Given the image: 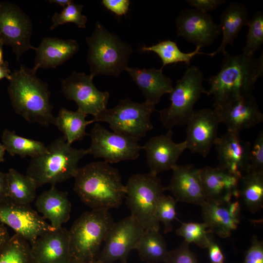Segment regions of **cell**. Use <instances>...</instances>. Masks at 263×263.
<instances>
[{"mask_svg":"<svg viewBox=\"0 0 263 263\" xmlns=\"http://www.w3.org/2000/svg\"><path fill=\"white\" fill-rule=\"evenodd\" d=\"M163 68L128 67L126 70L142 92L145 101L153 105L158 104L161 97L172 92V80L163 73Z\"/></svg>","mask_w":263,"mask_h":263,"instance_id":"obj_23","label":"cell"},{"mask_svg":"<svg viewBox=\"0 0 263 263\" xmlns=\"http://www.w3.org/2000/svg\"><path fill=\"white\" fill-rule=\"evenodd\" d=\"M176 201L170 196L164 194L159 199L155 210L157 221L164 225V233L170 232L172 229V222L177 219L176 212Z\"/></svg>","mask_w":263,"mask_h":263,"instance_id":"obj_38","label":"cell"},{"mask_svg":"<svg viewBox=\"0 0 263 263\" xmlns=\"http://www.w3.org/2000/svg\"><path fill=\"white\" fill-rule=\"evenodd\" d=\"M35 206L42 217L49 220L55 228L62 227L70 218L72 205L68 192L58 190L55 186L36 198Z\"/></svg>","mask_w":263,"mask_h":263,"instance_id":"obj_25","label":"cell"},{"mask_svg":"<svg viewBox=\"0 0 263 263\" xmlns=\"http://www.w3.org/2000/svg\"><path fill=\"white\" fill-rule=\"evenodd\" d=\"M210 263H224L225 257L219 245L209 235L207 246Z\"/></svg>","mask_w":263,"mask_h":263,"instance_id":"obj_44","label":"cell"},{"mask_svg":"<svg viewBox=\"0 0 263 263\" xmlns=\"http://www.w3.org/2000/svg\"><path fill=\"white\" fill-rule=\"evenodd\" d=\"M90 75L118 76L128 67L131 45L97 21L92 35L86 38Z\"/></svg>","mask_w":263,"mask_h":263,"instance_id":"obj_5","label":"cell"},{"mask_svg":"<svg viewBox=\"0 0 263 263\" xmlns=\"http://www.w3.org/2000/svg\"><path fill=\"white\" fill-rule=\"evenodd\" d=\"M88 154L87 149H75L60 136L47 146V151L31 158L26 174L35 181L37 188L52 186L75 177L79 161Z\"/></svg>","mask_w":263,"mask_h":263,"instance_id":"obj_4","label":"cell"},{"mask_svg":"<svg viewBox=\"0 0 263 263\" xmlns=\"http://www.w3.org/2000/svg\"><path fill=\"white\" fill-rule=\"evenodd\" d=\"M103 5L118 17L125 15L129 10V0H103Z\"/></svg>","mask_w":263,"mask_h":263,"instance_id":"obj_43","label":"cell"},{"mask_svg":"<svg viewBox=\"0 0 263 263\" xmlns=\"http://www.w3.org/2000/svg\"><path fill=\"white\" fill-rule=\"evenodd\" d=\"M48 2L50 3H56L61 6L63 8L71 4L73 1L71 0H50Z\"/></svg>","mask_w":263,"mask_h":263,"instance_id":"obj_48","label":"cell"},{"mask_svg":"<svg viewBox=\"0 0 263 263\" xmlns=\"http://www.w3.org/2000/svg\"><path fill=\"white\" fill-rule=\"evenodd\" d=\"M219 124L214 110L204 108L194 111L187 124L185 140L187 149L207 157L218 137Z\"/></svg>","mask_w":263,"mask_h":263,"instance_id":"obj_16","label":"cell"},{"mask_svg":"<svg viewBox=\"0 0 263 263\" xmlns=\"http://www.w3.org/2000/svg\"><path fill=\"white\" fill-rule=\"evenodd\" d=\"M248 33L242 53L255 55L263 44V12L259 11L254 14L247 24Z\"/></svg>","mask_w":263,"mask_h":263,"instance_id":"obj_35","label":"cell"},{"mask_svg":"<svg viewBox=\"0 0 263 263\" xmlns=\"http://www.w3.org/2000/svg\"><path fill=\"white\" fill-rule=\"evenodd\" d=\"M239 199L254 214L263 207V173L248 172L240 179Z\"/></svg>","mask_w":263,"mask_h":263,"instance_id":"obj_30","label":"cell"},{"mask_svg":"<svg viewBox=\"0 0 263 263\" xmlns=\"http://www.w3.org/2000/svg\"><path fill=\"white\" fill-rule=\"evenodd\" d=\"M74 178V191L92 209L118 208L125 198V186L118 169L104 161L79 168Z\"/></svg>","mask_w":263,"mask_h":263,"instance_id":"obj_3","label":"cell"},{"mask_svg":"<svg viewBox=\"0 0 263 263\" xmlns=\"http://www.w3.org/2000/svg\"><path fill=\"white\" fill-rule=\"evenodd\" d=\"M33 24L30 17L18 5L0 1V39L10 46L19 62L20 57L30 49Z\"/></svg>","mask_w":263,"mask_h":263,"instance_id":"obj_11","label":"cell"},{"mask_svg":"<svg viewBox=\"0 0 263 263\" xmlns=\"http://www.w3.org/2000/svg\"><path fill=\"white\" fill-rule=\"evenodd\" d=\"M214 110L220 123L232 132L239 133L263 121V114L253 94L214 107Z\"/></svg>","mask_w":263,"mask_h":263,"instance_id":"obj_17","label":"cell"},{"mask_svg":"<svg viewBox=\"0 0 263 263\" xmlns=\"http://www.w3.org/2000/svg\"><path fill=\"white\" fill-rule=\"evenodd\" d=\"M12 73L7 61H5L2 64L0 65V80L4 78L9 80L11 77Z\"/></svg>","mask_w":263,"mask_h":263,"instance_id":"obj_47","label":"cell"},{"mask_svg":"<svg viewBox=\"0 0 263 263\" xmlns=\"http://www.w3.org/2000/svg\"><path fill=\"white\" fill-rule=\"evenodd\" d=\"M189 244L184 241L178 248L169 251L165 263H198L195 254L189 248Z\"/></svg>","mask_w":263,"mask_h":263,"instance_id":"obj_40","label":"cell"},{"mask_svg":"<svg viewBox=\"0 0 263 263\" xmlns=\"http://www.w3.org/2000/svg\"><path fill=\"white\" fill-rule=\"evenodd\" d=\"M30 245L35 263H68L72 258L69 230L62 226L40 236Z\"/></svg>","mask_w":263,"mask_h":263,"instance_id":"obj_21","label":"cell"},{"mask_svg":"<svg viewBox=\"0 0 263 263\" xmlns=\"http://www.w3.org/2000/svg\"><path fill=\"white\" fill-rule=\"evenodd\" d=\"M155 111V105L146 101L137 103L126 98L120 100L115 107L107 108L92 120L94 123L106 122L113 132L138 141L152 130L150 116Z\"/></svg>","mask_w":263,"mask_h":263,"instance_id":"obj_9","label":"cell"},{"mask_svg":"<svg viewBox=\"0 0 263 263\" xmlns=\"http://www.w3.org/2000/svg\"><path fill=\"white\" fill-rule=\"evenodd\" d=\"M172 136V130L169 129L165 134L152 137L142 146L151 174L157 175L160 172L172 169L187 149L185 141L176 143Z\"/></svg>","mask_w":263,"mask_h":263,"instance_id":"obj_19","label":"cell"},{"mask_svg":"<svg viewBox=\"0 0 263 263\" xmlns=\"http://www.w3.org/2000/svg\"><path fill=\"white\" fill-rule=\"evenodd\" d=\"M175 23L178 37L201 48L211 46L221 33L211 15L194 8L181 11Z\"/></svg>","mask_w":263,"mask_h":263,"instance_id":"obj_15","label":"cell"},{"mask_svg":"<svg viewBox=\"0 0 263 263\" xmlns=\"http://www.w3.org/2000/svg\"><path fill=\"white\" fill-rule=\"evenodd\" d=\"M86 116V114L77 110L73 111L63 108L55 117L54 125L62 132L67 142L72 145L75 141L83 140L87 135V126L94 123L92 119L87 120Z\"/></svg>","mask_w":263,"mask_h":263,"instance_id":"obj_28","label":"cell"},{"mask_svg":"<svg viewBox=\"0 0 263 263\" xmlns=\"http://www.w3.org/2000/svg\"><path fill=\"white\" fill-rule=\"evenodd\" d=\"M93 78L91 75L73 72L61 80V92L66 99L76 103L77 110L95 117L107 109L110 94L98 90Z\"/></svg>","mask_w":263,"mask_h":263,"instance_id":"obj_12","label":"cell"},{"mask_svg":"<svg viewBox=\"0 0 263 263\" xmlns=\"http://www.w3.org/2000/svg\"><path fill=\"white\" fill-rule=\"evenodd\" d=\"M68 263H101V262L99 261L98 260H96L94 261L86 262V261L77 260L71 258V259L70 260V261H69Z\"/></svg>","mask_w":263,"mask_h":263,"instance_id":"obj_49","label":"cell"},{"mask_svg":"<svg viewBox=\"0 0 263 263\" xmlns=\"http://www.w3.org/2000/svg\"><path fill=\"white\" fill-rule=\"evenodd\" d=\"M249 19L248 11L244 5L237 2L230 3L220 16L222 42L215 51L210 53V56L213 57L220 53L225 55L226 47L233 45L240 31L247 25Z\"/></svg>","mask_w":263,"mask_h":263,"instance_id":"obj_26","label":"cell"},{"mask_svg":"<svg viewBox=\"0 0 263 263\" xmlns=\"http://www.w3.org/2000/svg\"><path fill=\"white\" fill-rule=\"evenodd\" d=\"M189 5L204 13L215 10L226 2L225 0H186Z\"/></svg>","mask_w":263,"mask_h":263,"instance_id":"obj_42","label":"cell"},{"mask_svg":"<svg viewBox=\"0 0 263 263\" xmlns=\"http://www.w3.org/2000/svg\"><path fill=\"white\" fill-rule=\"evenodd\" d=\"M0 263H35L29 243L15 234L0 250Z\"/></svg>","mask_w":263,"mask_h":263,"instance_id":"obj_34","label":"cell"},{"mask_svg":"<svg viewBox=\"0 0 263 263\" xmlns=\"http://www.w3.org/2000/svg\"><path fill=\"white\" fill-rule=\"evenodd\" d=\"M203 73L195 66L188 68L170 93V105L159 111L160 120L166 129L187 125L194 110V106L205 93Z\"/></svg>","mask_w":263,"mask_h":263,"instance_id":"obj_8","label":"cell"},{"mask_svg":"<svg viewBox=\"0 0 263 263\" xmlns=\"http://www.w3.org/2000/svg\"><path fill=\"white\" fill-rule=\"evenodd\" d=\"M6 173L0 171V203L6 199Z\"/></svg>","mask_w":263,"mask_h":263,"instance_id":"obj_45","label":"cell"},{"mask_svg":"<svg viewBox=\"0 0 263 263\" xmlns=\"http://www.w3.org/2000/svg\"><path fill=\"white\" fill-rule=\"evenodd\" d=\"M4 45L2 41L0 39V65L4 62L3 56V46Z\"/></svg>","mask_w":263,"mask_h":263,"instance_id":"obj_51","label":"cell"},{"mask_svg":"<svg viewBox=\"0 0 263 263\" xmlns=\"http://www.w3.org/2000/svg\"><path fill=\"white\" fill-rule=\"evenodd\" d=\"M91 144L88 154L95 158H102L108 163L134 160L142 149L138 141L124 135L107 130L95 123L90 134Z\"/></svg>","mask_w":263,"mask_h":263,"instance_id":"obj_10","label":"cell"},{"mask_svg":"<svg viewBox=\"0 0 263 263\" xmlns=\"http://www.w3.org/2000/svg\"><path fill=\"white\" fill-rule=\"evenodd\" d=\"M78 50L79 45L75 40L43 38L35 49V65L39 68H55L73 57Z\"/></svg>","mask_w":263,"mask_h":263,"instance_id":"obj_24","label":"cell"},{"mask_svg":"<svg viewBox=\"0 0 263 263\" xmlns=\"http://www.w3.org/2000/svg\"><path fill=\"white\" fill-rule=\"evenodd\" d=\"M201 48L197 46L193 51L185 53L180 50L175 42L165 40L150 46L142 47L140 50L142 52H153L156 54L162 60L163 65L161 68L163 69L166 65L178 62L189 65L193 57L197 55L210 56V53L200 52Z\"/></svg>","mask_w":263,"mask_h":263,"instance_id":"obj_33","label":"cell"},{"mask_svg":"<svg viewBox=\"0 0 263 263\" xmlns=\"http://www.w3.org/2000/svg\"><path fill=\"white\" fill-rule=\"evenodd\" d=\"M248 172L263 173V131L251 146Z\"/></svg>","mask_w":263,"mask_h":263,"instance_id":"obj_39","label":"cell"},{"mask_svg":"<svg viewBox=\"0 0 263 263\" xmlns=\"http://www.w3.org/2000/svg\"><path fill=\"white\" fill-rule=\"evenodd\" d=\"M10 238L7 228L3 224L0 222V250L7 243Z\"/></svg>","mask_w":263,"mask_h":263,"instance_id":"obj_46","label":"cell"},{"mask_svg":"<svg viewBox=\"0 0 263 263\" xmlns=\"http://www.w3.org/2000/svg\"><path fill=\"white\" fill-rule=\"evenodd\" d=\"M201 207L203 219L210 233L226 238L237 228L240 220L232 216L227 204H218L206 201Z\"/></svg>","mask_w":263,"mask_h":263,"instance_id":"obj_27","label":"cell"},{"mask_svg":"<svg viewBox=\"0 0 263 263\" xmlns=\"http://www.w3.org/2000/svg\"><path fill=\"white\" fill-rule=\"evenodd\" d=\"M263 75V53L224 55L217 74L207 79L209 88L205 93L212 95L214 107L253 94L255 85Z\"/></svg>","mask_w":263,"mask_h":263,"instance_id":"obj_1","label":"cell"},{"mask_svg":"<svg viewBox=\"0 0 263 263\" xmlns=\"http://www.w3.org/2000/svg\"><path fill=\"white\" fill-rule=\"evenodd\" d=\"M1 138L6 151L11 156L32 158L47 151V146L43 142L20 136L7 129L3 130Z\"/></svg>","mask_w":263,"mask_h":263,"instance_id":"obj_32","label":"cell"},{"mask_svg":"<svg viewBox=\"0 0 263 263\" xmlns=\"http://www.w3.org/2000/svg\"><path fill=\"white\" fill-rule=\"evenodd\" d=\"M140 259L146 263L166 262L169 253L159 230H145L135 248Z\"/></svg>","mask_w":263,"mask_h":263,"instance_id":"obj_31","label":"cell"},{"mask_svg":"<svg viewBox=\"0 0 263 263\" xmlns=\"http://www.w3.org/2000/svg\"><path fill=\"white\" fill-rule=\"evenodd\" d=\"M0 222L30 244L40 236L56 229L30 205L17 204L7 199L0 203Z\"/></svg>","mask_w":263,"mask_h":263,"instance_id":"obj_14","label":"cell"},{"mask_svg":"<svg viewBox=\"0 0 263 263\" xmlns=\"http://www.w3.org/2000/svg\"><path fill=\"white\" fill-rule=\"evenodd\" d=\"M37 66L29 68L20 65L12 72L7 92L15 113L30 123L47 127L54 124L55 117L48 84L36 75Z\"/></svg>","mask_w":263,"mask_h":263,"instance_id":"obj_2","label":"cell"},{"mask_svg":"<svg viewBox=\"0 0 263 263\" xmlns=\"http://www.w3.org/2000/svg\"><path fill=\"white\" fill-rule=\"evenodd\" d=\"M243 263H263V242L254 236Z\"/></svg>","mask_w":263,"mask_h":263,"instance_id":"obj_41","label":"cell"},{"mask_svg":"<svg viewBox=\"0 0 263 263\" xmlns=\"http://www.w3.org/2000/svg\"><path fill=\"white\" fill-rule=\"evenodd\" d=\"M172 170V176L167 190L176 202L202 206L206 202L201 184L200 169L192 164L177 165Z\"/></svg>","mask_w":263,"mask_h":263,"instance_id":"obj_22","label":"cell"},{"mask_svg":"<svg viewBox=\"0 0 263 263\" xmlns=\"http://www.w3.org/2000/svg\"><path fill=\"white\" fill-rule=\"evenodd\" d=\"M145 231L131 216L114 222L97 260L101 263H113L116 261L127 263L130 252L135 249Z\"/></svg>","mask_w":263,"mask_h":263,"instance_id":"obj_13","label":"cell"},{"mask_svg":"<svg viewBox=\"0 0 263 263\" xmlns=\"http://www.w3.org/2000/svg\"><path fill=\"white\" fill-rule=\"evenodd\" d=\"M6 199L13 203L30 205L36 199L38 188L34 180L14 169L6 172Z\"/></svg>","mask_w":263,"mask_h":263,"instance_id":"obj_29","label":"cell"},{"mask_svg":"<svg viewBox=\"0 0 263 263\" xmlns=\"http://www.w3.org/2000/svg\"><path fill=\"white\" fill-rule=\"evenodd\" d=\"M126 204L131 215L145 230H159L155 210L160 198L167 190L157 175L138 173L131 176L126 185Z\"/></svg>","mask_w":263,"mask_h":263,"instance_id":"obj_7","label":"cell"},{"mask_svg":"<svg viewBox=\"0 0 263 263\" xmlns=\"http://www.w3.org/2000/svg\"><path fill=\"white\" fill-rule=\"evenodd\" d=\"M200 176L205 200L218 204L239 198L240 178L218 167L206 166L200 169Z\"/></svg>","mask_w":263,"mask_h":263,"instance_id":"obj_20","label":"cell"},{"mask_svg":"<svg viewBox=\"0 0 263 263\" xmlns=\"http://www.w3.org/2000/svg\"><path fill=\"white\" fill-rule=\"evenodd\" d=\"M114 222L107 210L84 212L69 230L71 258L86 262L97 260L100 246Z\"/></svg>","mask_w":263,"mask_h":263,"instance_id":"obj_6","label":"cell"},{"mask_svg":"<svg viewBox=\"0 0 263 263\" xmlns=\"http://www.w3.org/2000/svg\"><path fill=\"white\" fill-rule=\"evenodd\" d=\"M5 151V149L3 144L0 143V163L4 161V155Z\"/></svg>","mask_w":263,"mask_h":263,"instance_id":"obj_50","label":"cell"},{"mask_svg":"<svg viewBox=\"0 0 263 263\" xmlns=\"http://www.w3.org/2000/svg\"><path fill=\"white\" fill-rule=\"evenodd\" d=\"M83 6L72 2L63 8L60 13L56 12L52 17V25L50 30L67 23H73L79 28H85L87 18L81 13Z\"/></svg>","mask_w":263,"mask_h":263,"instance_id":"obj_37","label":"cell"},{"mask_svg":"<svg viewBox=\"0 0 263 263\" xmlns=\"http://www.w3.org/2000/svg\"><path fill=\"white\" fill-rule=\"evenodd\" d=\"M214 145L218 167L239 178L248 172L251 144L241 139L239 133L227 131L217 138Z\"/></svg>","mask_w":263,"mask_h":263,"instance_id":"obj_18","label":"cell"},{"mask_svg":"<svg viewBox=\"0 0 263 263\" xmlns=\"http://www.w3.org/2000/svg\"><path fill=\"white\" fill-rule=\"evenodd\" d=\"M180 222L181 225L176 231L177 235L189 244L193 243L202 248H207L210 232L207 230L208 226L206 223Z\"/></svg>","mask_w":263,"mask_h":263,"instance_id":"obj_36","label":"cell"}]
</instances>
